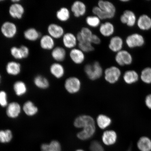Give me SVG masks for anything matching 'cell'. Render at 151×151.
I'll return each instance as SVG.
<instances>
[{
  "label": "cell",
  "mask_w": 151,
  "mask_h": 151,
  "mask_svg": "<svg viewBox=\"0 0 151 151\" xmlns=\"http://www.w3.org/2000/svg\"><path fill=\"white\" fill-rule=\"evenodd\" d=\"M84 71L88 78L92 81L101 78L103 73V68L98 61L86 64L84 66Z\"/></svg>",
  "instance_id": "1"
},
{
  "label": "cell",
  "mask_w": 151,
  "mask_h": 151,
  "mask_svg": "<svg viewBox=\"0 0 151 151\" xmlns=\"http://www.w3.org/2000/svg\"><path fill=\"white\" fill-rule=\"evenodd\" d=\"M104 73L105 80L111 84H114L118 82L122 74L120 69L115 65L107 68Z\"/></svg>",
  "instance_id": "2"
},
{
  "label": "cell",
  "mask_w": 151,
  "mask_h": 151,
  "mask_svg": "<svg viewBox=\"0 0 151 151\" xmlns=\"http://www.w3.org/2000/svg\"><path fill=\"white\" fill-rule=\"evenodd\" d=\"M1 31L5 37L8 39H13L17 34L18 28L14 22L6 21L2 24Z\"/></svg>",
  "instance_id": "3"
},
{
  "label": "cell",
  "mask_w": 151,
  "mask_h": 151,
  "mask_svg": "<svg viewBox=\"0 0 151 151\" xmlns=\"http://www.w3.org/2000/svg\"><path fill=\"white\" fill-rule=\"evenodd\" d=\"M114 59L116 63L121 66L130 65L133 61L131 54L127 51L124 50L116 53Z\"/></svg>",
  "instance_id": "4"
},
{
  "label": "cell",
  "mask_w": 151,
  "mask_h": 151,
  "mask_svg": "<svg viewBox=\"0 0 151 151\" xmlns=\"http://www.w3.org/2000/svg\"><path fill=\"white\" fill-rule=\"evenodd\" d=\"M65 86L66 90L69 93H76L80 89L81 82L79 79L76 77H69L66 79Z\"/></svg>",
  "instance_id": "5"
},
{
  "label": "cell",
  "mask_w": 151,
  "mask_h": 151,
  "mask_svg": "<svg viewBox=\"0 0 151 151\" xmlns=\"http://www.w3.org/2000/svg\"><path fill=\"white\" fill-rule=\"evenodd\" d=\"M98 6L101 8L109 17V19L114 17L116 13L115 5L111 2L100 0L98 2Z\"/></svg>",
  "instance_id": "6"
},
{
  "label": "cell",
  "mask_w": 151,
  "mask_h": 151,
  "mask_svg": "<svg viewBox=\"0 0 151 151\" xmlns=\"http://www.w3.org/2000/svg\"><path fill=\"white\" fill-rule=\"evenodd\" d=\"M24 12L25 9L20 3H13L9 7V14L13 19H20L23 17Z\"/></svg>",
  "instance_id": "7"
},
{
  "label": "cell",
  "mask_w": 151,
  "mask_h": 151,
  "mask_svg": "<svg viewBox=\"0 0 151 151\" xmlns=\"http://www.w3.org/2000/svg\"><path fill=\"white\" fill-rule=\"evenodd\" d=\"M126 42L128 47L132 48L142 46L145 43V40L141 35L134 33L128 36L126 38Z\"/></svg>",
  "instance_id": "8"
},
{
  "label": "cell",
  "mask_w": 151,
  "mask_h": 151,
  "mask_svg": "<svg viewBox=\"0 0 151 151\" xmlns=\"http://www.w3.org/2000/svg\"><path fill=\"white\" fill-rule=\"evenodd\" d=\"M70 11L75 17L78 18L86 14L87 7L85 3L80 1H75L71 6Z\"/></svg>",
  "instance_id": "9"
},
{
  "label": "cell",
  "mask_w": 151,
  "mask_h": 151,
  "mask_svg": "<svg viewBox=\"0 0 151 151\" xmlns=\"http://www.w3.org/2000/svg\"><path fill=\"white\" fill-rule=\"evenodd\" d=\"M48 35L53 38L59 39L62 37L65 34V30L61 25L56 23H51L47 27Z\"/></svg>",
  "instance_id": "10"
},
{
  "label": "cell",
  "mask_w": 151,
  "mask_h": 151,
  "mask_svg": "<svg viewBox=\"0 0 151 151\" xmlns=\"http://www.w3.org/2000/svg\"><path fill=\"white\" fill-rule=\"evenodd\" d=\"M69 55L72 61L77 65L82 64L86 59L85 53L79 48L71 49Z\"/></svg>",
  "instance_id": "11"
},
{
  "label": "cell",
  "mask_w": 151,
  "mask_h": 151,
  "mask_svg": "<svg viewBox=\"0 0 151 151\" xmlns=\"http://www.w3.org/2000/svg\"><path fill=\"white\" fill-rule=\"evenodd\" d=\"M120 21L122 23L126 24L129 27H133L136 22V17L133 11L126 10L120 17Z\"/></svg>",
  "instance_id": "12"
},
{
  "label": "cell",
  "mask_w": 151,
  "mask_h": 151,
  "mask_svg": "<svg viewBox=\"0 0 151 151\" xmlns=\"http://www.w3.org/2000/svg\"><path fill=\"white\" fill-rule=\"evenodd\" d=\"M123 44V40L121 37L118 35L114 36L111 38L108 47L111 51L117 53L122 50Z\"/></svg>",
  "instance_id": "13"
},
{
  "label": "cell",
  "mask_w": 151,
  "mask_h": 151,
  "mask_svg": "<svg viewBox=\"0 0 151 151\" xmlns=\"http://www.w3.org/2000/svg\"><path fill=\"white\" fill-rule=\"evenodd\" d=\"M62 38L64 46L67 49L71 50L75 48L78 42L76 35L72 33H65Z\"/></svg>",
  "instance_id": "14"
},
{
  "label": "cell",
  "mask_w": 151,
  "mask_h": 151,
  "mask_svg": "<svg viewBox=\"0 0 151 151\" xmlns=\"http://www.w3.org/2000/svg\"><path fill=\"white\" fill-rule=\"evenodd\" d=\"M6 107V113L9 118L13 119L17 118L21 112V107L16 102L9 103Z\"/></svg>",
  "instance_id": "15"
},
{
  "label": "cell",
  "mask_w": 151,
  "mask_h": 151,
  "mask_svg": "<svg viewBox=\"0 0 151 151\" xmlns=\"http://www.w3.org/2000/svg\"><path fill=\"white\" fill-rule=\"evenodd\" d=\"M95 124L94 119L87 115H82L77 117L74 122V125L76 127L83 128L86 126Z\"/></svg>",
  "instance_id": "16"
},
{
  "label": "cell",
  "mask_w": 151,
  "mask_h": 151,
  "mask_svg": "<svg viewBox=\"0 0 151 151\" xmlns=\"http://www.w3.org/2000/svg\"><path fill=\"white\" fill-rule=\"evenodd\" d=\"M95 132V124L86 126L83 128L82 131L77 134V137L81 140H87L93 136Z\"/></svg>",
  "instance_id": "17"
},
{
  "label": "cell",
  "mask_w": 151,
  "mask_h": 151,
  "mask_svg": "<svg viewBox=\"0 0 151 151\" xmlns=\"http://www.w3.org/2000/svg\"><path fill=\"white\" fill-rule=\"evenodd\" d=\"M115 28L112 22L107 21L101 23L99 27V32L101 35L105 37H109L115 32Z\"/></svg>",
  "instance_id": "18"
},
{
  "label": "cell",
  "mask_w": 151,
  "mask_h": 151,
  "mask_svg": "<svg viewBox=\"0 0 151 151\" xmlns=\"http://www.w3.org/2000/svg\"><path fill=\"white\" fill-rule=\"evenodd\" d=\"M40 45L41 48L46 50H52L55 46L54 39L48 35L42 36L40 38Z\"/></svg>",
  "instance_id": "19"
},
{
  "label": "cell",
  "mask_w": 151,
  "mask_h": 151,
  "mask_svg": "<svg viewBox=\"0 0 151 151\" xmlns=\"http://www.w3.org/2000/svg\"><path fill=\"white\" fill-rule=\"evenodd\" d=\"M50 73L55 78L60 79L65 75V70L63 66L59 62H56L51 65L50 68Z\"/></svg>",
  "instance_id": "20"
},
{
  "label": "cell",
  "mask_w": 151,
  "mask_h": 151,
  "mask_svg": "<svg viewBox=\"0 0 151 151\" xmlns=\"http://www.w3.org/2000/svg\"><path fill=\"white\" fill-rule=\"evenodd\" d=\"M21 70V64L16 61H9L6 66V71L7 74L13 76H16L19 74Z\"/></svg>",
  "instance_id": "21"
},
{
  "label": "cell",
  "mask_w": 151,
  "mask_h": 151,
  "mask_svg": "<svg viewBox=\"0 0 151 151\" xmlns=\"http://www.w3.org/2000/svg\"><path fill=\"white\" fill-rule=\"evenodd\" d=\"M66 51L63 47L57 46L55 47L52 50L51 56L52 58L56 62H63L65 59Z\"/></svg>",
  "instance_id": "22"
},
{
  "label": "cell",
  "mask_w": 151,
  "mask_h": 151,
  "mask_svg": "<svg viewBox=\"0 0 151 151\" xmlns=\"http://www.w3.org/2000/svg\"><path fill=\"white\" fill-rule=\"evenodd\" d=\"M117 139V135L116 132L112 130H109L104 132L102 139L103 142L107 146H110L115 143Z\"/></svg>",
  "instance_id": "23"
},
{
  "label": "cell",
  "mask_w": 151,
  "mask_h": 151,
  "mask_svg": "<svg viewBox=\"0 0 151 151\" xmlns=\"http://www.w3.org/2000/svg\"><path fill=\"white\" fill-rule=\"evenodd\" d=\"M93 35V32L90 28L84 27L82 28L81 31L77 33L76 36L78 43L84 41L90 42V39Z\"/></svg>",
  "instance_id": "24"
},
{
  "label": "cell",
  "mask_w": 151,
  "mask_h": 151,
  "mask_svg": "<svg viewBox=\"0 0 151 151\" xmlns=\"http://www.w3.org/2000/svg\"><path fill=\"white\" fill-rule=\"evenodd\" d=\"M24 36L26 40L30 41H35L41 37V34L35 28H29L24 32Z\"/></svg>",
  "instance_id": "25"
},
{
  "label": "cell",
  "mask_w": 151,
  "mask_h": 151,
  "mask_svg": "<svg viewBox=\"0 0 151 151\" xmlns=\"http://www.w3.org/2000/svg\"><path fill=\"white\" fill-rule=\"evenodd\" d=\"M56 16L57 19L60 22H67L70 18V11L67 7H61L57 11Z\"/></svg>",
  "instance_id": "26"
},
{
  "label": "cell",
  "mask_w": 151,
  "mask_h": 151,
  "mask_svg": "<svg viewBox=\"0 0 151 151\" xmlns=\"http://www.w3.org/2000/svg\"><path fill=\"white\" fill-rule=\"evenodd\" d=\"M137 24L139 29L148 30L151 28V19L147 15H141L138 19Z\"/></svg>",
  "instance_id": "27"
},
{
  "label": "cell",
  "mask_w": 151,
  "mask_h": 151,
  "mask_svg": "<svg viewBox=\"0 0 151 151\" xmlns=\"http://www.w3.org/2000/svg\"><path fill=\"white\" fill-rule=\"evenodd\" d=\"M137 146L140 151H151V139L148 137H141L138 141Z\"/></svg>",
  "instance_id": "28"
},
{
  "label": "cell",
  "mask_w": 151,
  "mask_h": 151,
  "mask_svg": "<svg viewBox=\"0 0 151 151\" xmlns=\"http://www.w3.org/2000/svg\"><path fill=\"white\" fill-rule=\"evenodd\" d=\"M22 109L24 113L28 116H35L38 111V109L31 101L26 102L23 105Z\"/></svg>",
  "instance_id": "29"
},
{
  "label": "cell",
  "mask_w": 151,
  "mask_h": 151,
  "mask_svg": "<svg viewBox=\"0 0 151 151\" xmlns=\"http://www.w3.org/2000/svg\"><path fill=\"white\" fill-rule=\"evenodd\" d=\"M139 78V75L134 70L126 71L123 76L124 80L126 83L131 84L137 82Z\"/></svg>",
  "instance_id": "30"
},
{
  "label": "cell",
  "mask_w": 151,
  "mask_h": 151,
  "mask_svg": "<svg viewBox=\"0 0 151 151\" xmlns=\"http://www.w3.org/2000/svg\"><path fill=\"white\" fill-rule=\"evenodd\" d=\"M41 151H61V147L59 142L53 140L47 143H43L41 147Z\"/></svg>",
  "instance_id": "31"
},
{
  "label": "cell",
  "mask_w": 151,
  "mask_h": 151,
  "mask_svg": "<svg viewBox=\"0 0 151 151\" xmlns=\"http://www.w3.org/2000/svg\"><path fill=\"white\" fill-rule=\"evenodd\" d=\"M13 88L15 94L18 96L25 94L27 91V87L25 83L21 81H17L14 83Z\"/></svg>",
  "instance_id": "32"
},
{
  "label": "cell",
  "mask_w": 151,
  "mask_h": 151,
  "mask_svg": "<svg viewBox=\"0 0 151 151\" xmlns=\"http://www.w3.org/2000/svg\"><path fill=\"white\" fill-rule=\"evenodd\" d=\"M34 83L36 86L41 89H46L50 86L48 79L40 75H37L35 77Z\"/></svg>",
  "instance_id": "33"
},
{
  "label": "cell",
  "mask_w": 151,
  "mask_h": 151,
  "mask_svg": "<svg viewBox=\"0 0 151 151\" xmlns=\"http://www.w3.org/2000/svg\"><path fill=\"white\" fill-rule=\"evenodd\" d=\"M97 122L99 127L104 129L110 126L112 121L109 117L105 115L101 114L97 118Z\"/></svg>",
  "instance_id": "34"
},
{
  "label": "cell",
  "mask_w": 151,
  "mask_h": 151,
  "mask_svg": "<svg viewBox=\"0 0 151 151\" xmlns=\"http://www.w3.org/2000/svg\"><path fill=\"white\" fill-rule=\"evenodd\" d=\"M13 134L11 130L7 129L0 130V143H8L12 140Z\"/></svg>",
  "instance_id": "35"
},
{
  "label": "cell",
  "mask_w": 151,
  "mask_h": 151,
  "mask_svg": "<svg viewBox=\"0 0 151 151\" xmlns=\"http://www.w3.org/2000/svg\"><path fill=\"white\" fill-rule=\"evenodd\" d=\"M101 20L95 15L88 16L86 19V23L88 25L92 28H97L101 25Z\"/></svg>",
  "instance_id": "36"
},
{
  "label": "cell",
  "mask_w": 151,
  "mask_h": 151,
  "mask_svg": "<svg viewBox=\"0 0 151 151\" xmlns=\"http://www.w3.org/2000/svg\"><path fill=\"white\" fill-rule=\"evenodd\" d=\"M78 48L84 53L92 52L94 50L93 45L88 41H84L78 42Z\"/></svg>",
  "instance_id": "37"
},
{
  "label": "cell",
  "mask_w": 151,
  "mask_h": 151,
  "mask_svg": "<svg viewBox=\"0 0 151 151\" xmlns=\"http://www.w3.org/2000/svg\"><path fill=\"white\" fill-rule=\"evenodd\" d=\"M141 79L145 83H151V68H146L143 70L141 73Z\"/></svg>",
  "instance_id": "38"
},
{
  "label": "cell",
  "mask_w": 151,
  "mask_h": 151,
  "mask_svg": "<svg viewBox=\"0 0 151 151\" xmlns=\"http://www.w3.org/2000/svg\"><path fill=\"white\" fill-rule=\"evenodd\" d=\"M92 11L93 15L97 16L101 20L109 19L108 15L105 14L98 6L93 7L92 9Z\"/></svg>",
  "instance_id": "39"
},
{
  "label": "cell",
  "mask_w": 151,
  "mask_h": 151,
  "mask_svg": "<svg viewBox=\"0 0 151 151\" xmlns=\"http://www.w3.org/2000/svg\"><path fill=\"white\" fill-rule=\"evenodd\" d=\"M10 52L11 56L14 59L17 60H21L23 59L20 47H12L10 49Z\"/></svg>",
  "instance_id": "40"
},
{
  "label": "cell",
  "mask_w": 151,
  "mask_h": 151,
  "mask_svg": "<svg viewBox=\"0 0 151 151\" xmlns=\"http://www.w3.org/2000/svg\"><path fill=\"white\" fill-rule=\"evenodd\" d=\"M9 104L6 92L4 91H0V106L3 107H6Z\"/></svg>",
  "instance_id": "41"
},
{
  "label": "cell",
  "mask_w": 151,
  "mask_h": 151,
  "mask_svg": "<svg viewBox=\"0 0 151 151\" xmlns=\"http://www.w3.org/2000/svg\"><path fill=\"white\" fill-rule=\"evenodd\" d=\"M91 151H104L102 146L99 142L94 141L90 145Z\"/></svg>",
  "instance_id": "42"
},
{
  "label": "cell",
  "mask_w": 151,
  "mask_h": 151,
  "mask_svg": "<svg viewBox=\"0 0 151 151\" xmlns=\"http://www.w3.org/2000/svg\"><path fill=\"white\" fill-rule=\"evenodd\" d=\"M22 54L23 59L27 58L29 54V50L27 46L25 45H22L20 47Z\"/></svg>",
  "instance_id": "43"
},
{
  "label": "cell",
  "mask_w": 151,
  "mask_h": 151,
  "mask_svg": "<svg viewBox=\"0 0 151 151\" xmlns=\"http://www.w3.org/2000/svg\"><path fill=\"white\" fill-rule=\"evenodd\" d=\"M90 42L93 45H99L101 44V39L99 36L93 34L90 39Z\"/></svg>",
  "instance_id": "44"
},
{
  "label": "cell",
  "mask_w": 151,
  "mask_h": 151,
  "mask_svg": "<svg viewBox=\"0 0 151 151\" xmlns=\"http://www.w3.org/2000/svg\"><path fill=\"white\" fill-rule=\"evenodd\" d=\"M145 102L147 107L149 109H151V94L146 96Z\"/></svg>",
  "instance_id": "45"
},
{
  "label": "cell",
  "mask_w": 151,
  "mask_h": 151,
  "mask_svg": "<svg viewBox=\"0 0 151 151\" xmlns=\"http://www.w3.org/2000/svg\"><path fill=\"white\" fill-rule=\"evenodd\" d=\"M121 1L122 2H124L128 1H128V0H122V1Z\"/></svg>",
  "instance_id": "46"
},
{
  "label": "cell",
  "mask_w": 151,
  "mask_h": 151,
  "mask_svg": "<svg viewBox=\"0 0 151 151\" xmlns=\"http://www.w3.org/2000/svg\"><path fill=\"white\" fill-rule=\"evenodd\" d=\"M76 151H84L83 150H77Z\"/></svg>",
  "instance_id": "47"
},
{
  "label": "cell",
  "mask_w": 151,
  "mask_h": 151,
  "mask_svg": "<svg viewBox=\"0 0 151 151\" xmlns=\"http://www.w3.org/2000/svg\"><path fill=\"white\" fill-rule=\"evenodd\" d=\"M127 151H131V148H129Z\"/></svg>",
  "instance_id": "48"
},
{
  "label": "cell",
  "mask_w": 151,
  "mask_h": 151,
  "mask_svg": "<svg viewBox=\"0 0 151 151\" xmlns=\"http://www.w3.org/2000/svg\"><path fill=\"white\" fill-rule=\"evenodd\" d=\"M1 75H0V83H1Z\"/></svg>",
  "instance_id": "49"
}]
</instances>
